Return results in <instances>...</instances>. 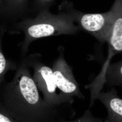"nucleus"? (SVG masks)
Here are the masks:
<instances>
[{
	"instance_id": "obj_1",
	"label": "nucleus",
	"mask_w": 122,
	"mask_h": 122,
	"mask_svg": "<svg viewBox=\"0 0 122 122\" xmlns=\"http://www.w3.org/2000/svg\"><path fill=\"white\" fill-rule=\"evenodd\" d=\"M13 79L3 86L0 102L19 122H56L69 114L47 105L40 95L29 68L21 61Z\"/></svg>"
},
{
	"instance_id": "obj_2",
	"label": "nucleus",
	"mask_w": 122,
	"mask_h": 122,
	"mask_svg": "<svg viewBox=\"0 0 122 122\" xmlns=\"http://www.w3.org/2000/svg\"><path fill=\"white\" fill-rule=\"evenodd\" d=\"M74 21L72 15L62 4L57 14H53L49 10H43L11 24L7 31L11 34H24V39L20 44L23 58L26 56L30 45L37 39L75 32L78 28Z\"/></svg>"
},
{
	"instance_id": "obj_3",
	"label": "nucleus",
	"mask_w": 122,
	"mask_h": 122,
	"mask_svg": "<svg viewBox=\"0 0 122 122\" xmlns=\"http://www.w3.org/2000/svg\"><path fill=\"white\" fill-rule=\"evenodd\" d=\"M29 68L33 70V79L38 89L43 95V99L51 107L59 109L62 105L55 81L52 68L42 61L41 55L30 54L22 58L21 61Z\"/></svg>"
},
{
	"instance_id": "obj_4",
	"label": "nucleus",
	"mask_w": 122,
	"mask_h": 122,
	"mask_svg": "<svg viewBox=\"0 0 122 122\" xmlns=\"http://www.w3.org/2000/svg\"><path fill=\"white\" fill-rule=\"evenodd\" d=\"M52 69L56 86L60 91L58 94L62 104L71 105L75 97L85 99L72 68L66 62L61 51L54 61Z\"/></svg>"
},
{
	"instance_id": "obj_5",
	"label": "nucleus",
	"mask_w": 122,
	"mask_h": 122,
	"mask_svg": "<svg viewBox=\"0 0 122 122\" xmlns=\"http://www.w3.org/2000/svg\"><path fill=\"white\" fill-rule=\"evenodd\" d=\"M71 10V15L83 29L94 36L100 41H107L113 22V11L105 13L85 14Z\"/></svg>"
},
{
	"instance_id": "obj_6",
	"label": "nucleus",
	"mask_w": 122,
	"mask_h": 122,
	"mask_svg": "<svg viewBox=\"0 0 122 122\" xmlns=\"http://www.w3.org/2000/svg\"><path fill=\"white\" fill-rule=\"evenodd\" d=\"M32 0H0L1 25L7 27L31 15Z\"/></svg>"
},
{
	"instance_id": "obj_7",
	"label": "nucleus",
	"mask_w": 122,
	"mask_h": 122,
	"mask_svg": "<svg viewBox=\"0 0 122 122\" xmlns=\"http://www.w3.org/2000/svg\"><path fill=\"white\" fill-rule=\"evenodd\" d=\"M104 105L107 112L103 122H122V100L115 88L112 87L106 92H99L95 97Z\"/></svg>"
},
{
	"instance_id": "obj_8",
	"label": "nucleus",
	"mask_w": 122,
	"mask_h": 122,
	"mask_svg": "<svg viewBox=\"0 0 122 122\" xmlns=\"http://www.w3.org/2000/svg\"><path fill=\"white\" fill-rule=\"evenodd\" d=\"M111 9L113 16L107 42L109 49L117 54L122 51V0H115Z\"/></svg>"
},
{
	"instance_id": "obj_9",
	"label": "nucleus",
	"mask_w": 122,
	"mask_h": 122,
	"mask_svg": "<svg viewBox=\"0 0 122 122\" xmlns=\"http://www.w3.org/2000/svg\"><path fill=\"white\" fill-rule=\"evenodd\" d=\"M110 87L122 86V61L110 64L105 77V84Z\"/></svg>"
},
{
	"instance_id": "obj_10",
	"label": "nucleus",
	"mask_w": 122,
	"mask_h": 122,
	"mask_svg": "<svg viewBox=\"0 0 122 122\" xmlns=\"http://www.w3.org/2000/svg\"><path fill=\"white\" fill-rule=\"evenodd\" d=\"M5 32L6 29L3 26H0V87L7 72L10 70H16L17 67L15 62L5 57L2 51V39Z\"/></svg>"
},
{
	"instance_id": "obj_11",
	"label": "nucleus",
	"mask_w": 122,
	"mask_h": 122,
	"mask_svg": "<svg viewBox=\"0 0 122 122\" xmlns=\"http://www.w3.org/2000/svg\"><path fill=\"white\" fill-rule=\"evenodd\" d=\"M55 0H32L30 11L33 15L40 11L49 9Z\"/></svg>"
},
{
	"instance_id": "obj_12",
	"label": "nucleus",
	"mask_w": 122,
	"mask_h": 122,
	"mask_svg": "<svg viewBox=\"0 0 122 122\" xmlns=\"http://www.w3.org/2000/svg\"><path fill=\"white\" fill-rule=\"evenodd\" d=\"M103 119L94 116L89 109L85 112L81 116L75 120L60 119L56 122H103Z\"/></svg>"
},
{
	"instance_id": "obj_13",
	"label": "nucleus",
	"mask_w": 122,
	"mask_h": 122,
	"mask_svg": "<svg viewBox=\"0 0 122 122\" xmlns=\"http://www.w3.org/2000/svg\"><path fill=\"white\" fill-rule=\"evenodd\" d=\"M0 122H19L10 114L0 102Z\"/></svg>"
}]
</instances>
